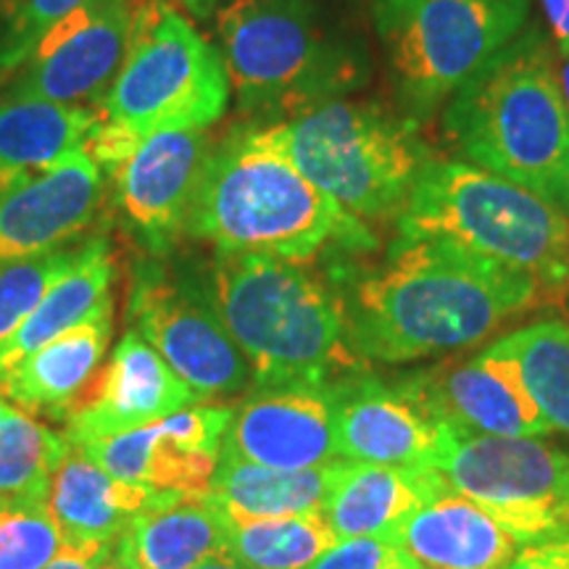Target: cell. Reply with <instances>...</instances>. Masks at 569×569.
<instances>
[{"instance_id": "obj_4", "label": "cell", "mask_w": 569, "mask_h": 569, "mask_svg": "<svg viewBox=\"0 0 569 569\" xmlns=\"http://www.w3.org/2000/svg\"><path fill=\"white\" fill-rule=\"evenodd\" d=\"M211 290L251 367V390L330 386L365 367L348 343L343 303L309 264L259 253H213Z\"/></svg>"}, {"instance_id": "obj_13", "label": "cell", "mask_w": 569, "mask_h": 569, "mask_svg": "<svg viewBox=\"0 0 569 569\" xmlns=\"http://www.w3.org/2000/svg\"><path fill=\"white\" fill-rule=\"evenodd\" d=\"M134 0H90L34 48L3 98L56 106L101 103L122 69Z\"/></svg>"}, {"instance_id": "obj_42", "label": "cell", "mask_w": 569, "mask_h": 569, "mask_svg": "<svg viewBox=\"0 0 569 569\" xmlns=\"http://www.w3.org/2000/svg\"><path fill=\"white\" fill-rule=\"evenodd\" d=\"M553 306H559V309H561V311H565V317L569 319V293H567V296H561V298H559V301H557V303H553Z\"/></svg>"}, {"instance_id": "obj_5", "label": "cell", "mask_w": 569, "mask_h": 569, "mask_svg": "<svg viewBox=\"0 0 569 569\" xmlns=\"http://www.w3.org/2000/svg\"><path fill=\"white\" fill-rule=\"evenodd\" d=\"M238 109L277 124L361 88L365 42L322 0H230L213 13Z\"/></svg>"}, {"instance_id": "obj_16", "label": "cell", "mask_w": 569, "mask_h": 569, "mask_svg": "<svg viewBox=\"0 0 569 569\" xmlns=\"http://www.w3.org/2000/svg\"><path fill=\"white\" fill-rule=\"evenodd\" d=\"M438 422L475 436L543 438L553 432L509 361L482 351L396 377Z\"/></svg>"}, {"instance_id": "obj_35", "label": "cell", "mask_w": 569, "mask_h": 569, "mask_svg": "<svg viewBox=\"0 0 569 569\" xmlns=\"http://www.w3.org/2000/svg\"><path fill=\"white\" fill-rule=\"evenodd\" d=\"M111 553V540H63L61 551L42 569H101Z\"/></svg>"}, {"instance_id": "obj_21", "label": "cell", "mask_w": 569, "mask_h": 569, "mask_svg": "<svg viewBox=\"0 0 569 569\" xmlns=\"http://www.w3.org/2000/svg\"><path fill=\"white\" fill-rule=\"evenodd\" d=\"M393 536L422 569H503L522 549L486 509L453 490L411 511Z\"/></svg>"}, {"instance_id": "obj_2", "label": "cell", "mask_w": 569, "mask_h": 569, "mask_svg": "<svg viewBox=\"0 0 569 569\" xmlns=\"http://www.w3.org/2000/svg\"><path fill=\"white\" fill-rule=\"evenodd\" d=\"M184 238L213 253H259L311 264L325 251L377 246L367 222L306 177L267 124H246L211 148Z\"/></svg>"}, {"instance_id": "obj_30", "label": "cell", "mask_w": 569, "mask_h": 569, "mask_svg": "<svg viewBox=\"0 0 569 569\" xmlns=\"http://www.w3.org/2000/svg\"><path fill=\"white\" fill-rule=\"evenodd\" d=\"M67 451V436L21 409L0 419V507L46 503L51 475Z\"/></svg>"}, {"instance_id": "obj_39", "label": "cell", "mask_w": 569, "mask_h": 569, "mask_svg": "<svg viewBox=\"0 0 569 569\" xmlns=\"http://www.w3.org/2000/svg\"><path fill=\"white\" fill-rule=\"evenodd\" d=\"M193 569H248V567H243L238 559H232L230 553L222 551V553H217V557L201 561V565Z\"/></svg>"}, {"instance_id": "obj_22", "label": "cell", "mask_w": 569, "mask_h": 569, "mask_svg": "<svg viewBox=\"0 0 569 569\" xmlns=\"http://www.w3.org/2000/svg\"><path fill=\"white\" fill-rule=\"evenodd\" d=\"M446 482L432 467L361 465L338 459L322 515L343 538L390 536L411 511L443 493Z\"/></svg>"}, {"instance_id": "obj_38", "label": "cell", "mask_w": 569, "mask_h": 569, "mask_svg": "<svg viewBox=\"0 0 569 569\" xmlns=\"http://www.w3.org/2000/svg\"><path fill=\"white\" fill-rule=\"evenodd\" d=\"M177 3L184 6L196 19H211L230 0H177Z\"/></svg>"}, {"instance_id": "obj_37", "label": "cell", "mask_w": 569, "mask_h": 569, "mask_svg": "<svg viewBox=\"0 0 569 569\" xmlns=\"http://www.w3.org/2000/svg\"><path fill=\"white\" fill-rule=\"evenodd\" d=\"M543 3L546 17H549L551 34L557 40L559 53L569 56V0H540Z\"/></svg>"}, {"instance_id": "obj_18", "label": "cell", "mask_w": 569, "mask_h": 569, "mask_svg": "<svg viewBox=\"0 0 569 569\" xmlns=\"http://www.w3.org/2000/svg\"><path fill=\"white\" fill-rule=\"evenodd\" d=\"M106 174L84 148L0 193V264L82 240L103 206Z\"/></svg>"}, {"instance_id": "obj_41", "label": "cell", "mask_w": 569, "mask_h": 569, "mask_svg": "<svg viewBox=\"0 0 569 569\" xmlns=\"http://www.w3.org/2000/svg\"><path fill=\"white\" fill-rule=\"evenodd\" d=\"M101 569H130V567H127V565H124V561L117 557V553H111V557H109V561H106V565H103Z\"/></svg>"}, {"instance_id": "obj_36", "label": "cell", "mask_w": 569, "mask_h": 569, "mask_svg": "<svg viewBox=\"0 0 569 569\" xmlns=\"http://www.w3.org/2000/svg\"><path fill=\"white\" fill-rule=\"evenodd\" d=\"M503 569H569V536L522 546Z\"/></svg>"}, {"instance_id": "obj_31", "label": "cell", "mask_w": 569, "mask_h": 569, "mask_svg": "<svg viewBox=\"0 0 569 569\" xmlns=\"http://www.w3.org/2000/svg\"><path fill=\"white\" fill-rule=\"evenodd\" d=\"M82 240L56 248L51 253L0 264V348L30 319L48 288L74 264L82 251Z\"/></svg>"}, {"instance_id": "obj_11", "label": "cell", "mask_w": 569, "mask_h": 569, "mask_svg": "<svg viewBox=\"0 0 569 569\" xmlns=\"http://www.w3.org/2000/svg\"><path fill=\"white\" fill-rule=\"evenodd\" d=\"M446 488L469 498L519 546L569 536V453L538 438L453 430L436 467Z\"/></svg>"}, {"instance_id": "obj_6", "label": "cell", "mask_w": 569, "mask_h": 569, "mask_svg": "<svg viewBox=\"0 0 569 569\" xmlns=\"http://www.w3.org/2000/svg\"><path fill=\"white\" fill-rule=\"evenodd\" d=\"M222 53L169 0H134L130 46L84 151L109 174L148 134L209 130L230 103Z\"/></svg>"}, {"instance_id": "obj_32", "label": "cell", "mask_w": 569, "mask_h": 569, "mask_svg": "<svg viewBox=\"0 0 569 569\" xmlns=\"http://www.w3.org/2000/svg\"><path fill=\"white\" fill-rule=\"evenodd\" d=\"M90 0H0V82L30 61L59 21Z\"/></svg>"}, {"instance_id": "obj_9", "label": "cell", "mask_w": 569, "mask_h": 569, "mask_svg": "<svg viewBox=\"0 0 569 569\" xmlns=\"http://www.w3.org/2000/svg\"><path fill=\"white\" fill-rule=\"evenodd\" d=\"M127 327L151 343L201 403H224L251 390V367L227 330L211 290L209 261L182 253H142L127 290Z\"/></svg>"}, {"instance_id": "obj_20", "label": "cell", "mask_w": 569, "mask_h": 569, "mask_svg": "<svg viewBox=\"0 0 569 569\" xmlns=\"http://www.w3.org/2000/svg\"><path fill=\"white\" fill-rule=\"evenodd\" d=\"M111 336L113 296H106L80 325L19 361L0 380V390L27 415L67 422L101 369Z\"/></svg>"}, {"instance_id": "obj_43", "label": "cell", "mask_w": 569, "mask_h": 569, "mask_svg": "<svg viewBox=\"0 0 569 569\" xmlns=\"http://www.w3.org/2000/svg\"><path fill=\"white\" fill-rule=\"evenodd\" d=\"M9 409H11V403L6 401V393H3V390H0V419H3V415H6V411H9Z\"/></svg>"}, {"instance_id": "obj_28", "label": "cell", "mask_w": 569, "mask_h": 569, "mask_svg": "<svg viewBox=\"0 0 569 569\" xmlns=\"http://www.w3.org/2000/svg\"><path fill=\"white\" fill-rule=\"evenodd\" d=\"M486 351L517 369L519 382L551 430L569 436V322L540 319L517 327Z\"/></svg>"}, {"instance_id": "obj_3", "label": "cell", "mask_w": 569, "mask_h": 569, "mask_svg": "<svg viewBox=\"0 0 569 569\" xmlns=\"http://www.w3.org/2000/svg\"><path fill=\"white\" fill-rule=\"evenodd\" d=\"M443 122L469 163L569 211V106L536 27L448 98Z\"/></svg>"}, {"instance_id": "obj_29", "label": "cell", "mask_w": 569, "mask_h": 569, "mask_svg": "<svg viewBox=\"0 0 569 569\" xmlns=\"http://www.w3.org/2000/svg\"><path fill=\"white\" fill-rule=\"evenodd\" d=\"M338 540L325 515L277 519L227 517L224 551L248 569H303L330 551Z\"/></svg>"}, {"instance_id": "obj_14", "label": "cell", "mask_w": 569, "mask_h": 569, "mask_svg": "<svg viewBox=\"0 0 569 569\" xmlns=\"http://www.w3.org/2000/svg\"><path fill=\"white\" fill-rule=\"evenodd\" d=\"M232 407L193 403L159 422L77 443L113 478L151 490L206 493L219 465Z\"/></svg>"}, {"instance_id": "obj_27", "label": "cell", "mask_w": 569, "mask_h": 569, "mask_svg": "<svg viewBox=\"0 0 569 569\" xmlns=\"http://www.w3.org/2000/svg\"><path fill=\"white\" fill-rule=\"evenodd\" d=\"M113 277H117V259L109 234L98 232L84 238L74 264L48 288L30 319L0 348V380L38 348L51 343L69 327L80 325L106 296H111Z\"/></svg>"}, {"instance_id": "obj_19", "label": "cell", "mask_w": 569, "mask_h": 569, "mask_svg": "<svg viewBox=\"0 0 569 569\" xmlns=\"http://www.w3.org/2000/svg\"><path fill=\"white\" fill-rule=\"evenodd\" d=\"M201 403L159 351L127 327L103 367L96 393L77 403L67 419V440L88 443L138 430Z\"/></svg>"}, {"instance_id": "obj_34", "label": "cell", "mask_w": 569, "mask_h": 569, "mask_svg": "<svg viewBox=\"0 0 569 569\" xmlns=\"http://www.w3.org/2000/svg\"><path fill=\"white\" fill-rule=\"evenodd\" d=\"M303 569H422L390 536L343 538Z\"/></svg>"}, {"instance_id": "obj_12", "label": "cell", "mask_w": 569, "mask_h": 569, "mask_svg": "<svg viewBox=\"0 0 569 569\" xmlns=\"http://www.w3.org/2000/svg\"><path fill=\"white\" fill-rule=\"evenodd\" d=\"M209 130H163L140 140L111 169V206L146 256L174 253L209 161Z\"/></svg>"}, {"instance_id": "obj_8", "label": "cell", "mask_w": 569, "mask_h": 569, "mask_svg": "<svg viewBox=\"0 0 569 569\" xmlns=\"http://www.w3.org/2000/svg\"><path fill=\"white\" fill-rule=\"evenodd\" d=\"M267 127L290 161L361 222L398 219L430 161L415 122L377 103L338 98Z\"/></svg>"}, {"instance_id": "obj_7", "label": "cell", "mask_w": 569, "mask_h": 569, "mask_svg": "<svg viewBox=\"0 0 569 569\" xmlns=\"http://www.w3.org/2000/svg\"><path fill=\"white\" fill-rule=\"evenodd\" d=\"M396 222L403 238L453 240L530 274L551 306L569 293L567 213L475 163L427 161Z\"/></svg>"}, {"instance_id": "obj_23", "label": "cell", "mask_w": 569, "mask_h": 569, "mask_svg": "<svg viewBox=\"0 0 569 569\" xmlns=\"http://www.w3.org/2000/svg\"><path fill=\"white\" fill-rule=\"evenodd\" d=\"M167 490H151L113 478L84 448L67 440V451L51 475L46 507L63 540H111L134 517L151 509Z\"/></svg>"}, {"instance_id": "obj_24", "label": "cell", "mask_w": 569, "mask_h": 569, "mask_svg": "<svg viewBox=\"0 0 569 569\" xmlns=\"http://www.w3.org/2000/svg\"><path fill=\"white\" fill-rule=\"evenodd\" d=\"M227 543V517L203 493L167 490L127 525L113 553L130 569H193Z\"/></svg>"}, {"instance_id": "obj_10", "label": "cell", "mask_w": 569, "mask_h": 569, "mask_svg": "<svg viewBox=\"0 0 569 569\" xmlns=\"http://www.w3.org/2000/svg\"><path fill=\"white\" fill-rule=\"evenodd\" d=\"M532 0H372L396 90L430 113L528 24Z\"/></svg>"}, {"instance_id": "obj_15", "label": "cell", "mask_w": 569, "mask_h": 569, "mask_svg": "<svg viewBox=\"0 0 569 569\" xmlns=\"http://www.w3.org/2000/svg\"><path fill=\"white\" fill-rule=\"evenodd\" d=\"M338 457L361 465L436 467L448 425L432 419L401 382H386L365 367L330 382Z\"/></svg>"}, {"instance_id": "obj_17", "label": "cell", "mask_w": 569, "mask_h": 569, "mask_svg": "<svg viewBox=\"0 0 569 569\" xmlns=\"http://www.w3.org/2000/svg\"><path fill=\"white\" fill-rule=\"evenodd\" d=\"M222 453L274 469H311L338 461L330 386L248 390L232 409Z\"/></svg>"}, {"instance_id": "obj_1", "label": "cell", "mask_w": 569, "mask_h": 569, "mask_svg": "<svg viewBox=\"0 0 569 569\" xmlns=\"http://www.w3.org/2000/svg\"><path fill=\"white\" fill-rule=\"evenodd\" d=\"M338 296L353 353L382 365L467 351L549 303L538 280L515 267L453 240L403 234Z\"/></svg>"}, {"instance_id": "obj_33", "label": "cell", "mask_w": 569, "mask_h": 569, "mask_svg": "<svg viewBox=\"0 0 569 569\" xmlns=\"http://www.w3.org/2000/svg\"><path fill=\"white\" fill-rule=\"evenodd\" d=\"M63 546L46 503L0 507V569H42Z\"/></svg>"}, {"instance_id": "obj_26", "label": "cell", "mask_w": 569, "mask_h": 569, "mask_svg": "<svg viewBox=\"0 0 569 569\" xmlns=\"http://www.w3.org/2000/svg\"><path fill=\"white\" fill-rule=\"evenodd\" d=\"M98 122L96 109L42 101H0V193L46 174L84 148Z\"/></svg>"}, {"instance_id": "obj_25", "label": "cell", "mask_w": 569, "mask_h": 569, "mask_svg": "<svg viewBox=\"0 0 569 569\" xmlns=\"http://www.w3.org/2000/svg\"><path fill=\"white\" fill-rule=\"evenodd\" d=\"M336 465L274 469L219 453L206 498L232 519H277L322 515Z\"/></svg>"}, {"instance_id": "obj_40", "label": "cell", "mask_w": 569, "mask_h": 569, "mask_svg": "<svg viewBox=\"0 0 569 569\" xmlns=\"http://www.w3.org/2000/svg\"><path fill=\"white\" fill-rule=\"evenodd\" d=\"M559 77H561V90H565V98H567V106H569V56L565 59V67H561Z\"/></svg>"}]
</instances>
